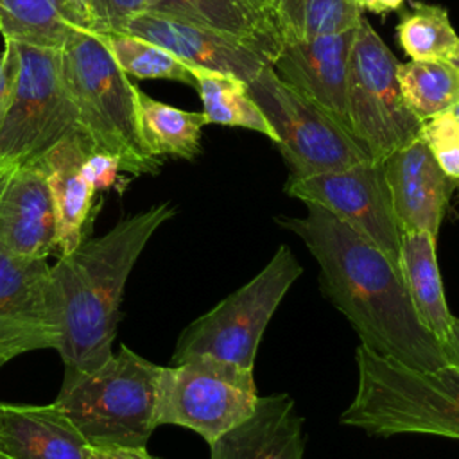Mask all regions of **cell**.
I'll use <instances>...</instances> for the list:
<instances>
[{
    "mask_svg": "<svg viewBox=\"0 0 459 459\" xmlns=\"http://www.w3.org/2000/svg\"><path fill=\"white\" fill-rule=\"evenodd\" d=\"M303 217H278L319 264L321 292L341 310L369 351L412 369L446 366L441 342L421 325L402 271L371 242L325 208L305 203Z\"/></svg>",
    "mask_w": 459,
    "mask_h": 459,
    "instance_id": "obj_1",
    "label": "cell"
},
{
    "mask_svg": "<svg viewBox=\"0 0 459 459\" xmlns=\"http://www.w3.org/2000/svg\"><path fill=\"white\" fill-rule=\"evenodd\" d=\"M170 203L122 219L97 238H82L52 265L66 369L88 371L113 355L118 307L126 281L154 231L172 219Z\"/></svg>",
    "mask_w": 459,
    "mask_h": 459,
    "instance_id": "obj_2",
    "label": "cell"
},
{
    "mask_svg": "<svg viewBox=\"0 0 459 459\" xmlns=\"http://www.w3.org/2000/svg\"><path fill=\"white\" fill-rule=\"evenodd\" d=\"M359 371L351 403L339 423L371 436L429 434L459 439V368L423 371L384 359L362 344L355 351Z\"/></svg>",
    "mask_w": 459,
    "mask_h": 459,
    "instance_id": "obj_3",
    "label": "cell"
},
{
    "mask_svg": "<svg viewBox=\"0 0 459 459\" xmlns=\"http://www.w3.org/2000/svg\"><path fill=\"white\" fill-rule=\"evenodd\" d=\"M59 50L79 129L97 151L113 154L122 172L158 174L163 160L149 152L140 134L136 84L117 65L102 36L75 27Z\"/></svg>",
    "mask_w": 459,
    "mask_h": 459,
    "instance_id": "obj_4",
    "label": "cell"
},
{
    "mask_svg": "<svg viewBox=\"0 0 459 459\" xmlns=\"http://www.w3.org/2000/svg\"><path fill=\"white\" fill-rule=\"evenodd\" d=\"M161 366L120 346L100 366L66 369L54 405L88 445L147 446L156 429L154 407Z\"/></svg>",
    "mask_w": 459,
    "mask_h": 459,
    "instance_id": "obj_5",
    "label": "cell"
},
{
    "mask_svg": "<svg viewBox=\"0 0 459 459\" xmlns=\"http://www.w3.org/2000/svg\"><path fill=\"white\" fill-rule=\"evenodd\" d=\"M301 273L303 265L296 255L287 244H281L253 280L194 319L179 333L170 364L210 355L253 368L273 314Z\"/></svg>",
    "mask_w": 459,
    "mask_h": 459,
    "instance_id": "obj_6",
    "label": "cell"
},
{
    "mask_svg": "<svg viewBox=\"0 0 459 459\" xmlns=\"http://www.w3.org/2000/svg\"><path fill=\"white\" fill-rule=\"evenodd\" d=\"M258 402L253 368L210 355L161 366L154 425L194 430L208 445L246 420Z\"/></svg>",
    "mask_w": 459,
    "mask_h": 459,
    "instance_id": "obj_7",
    "label": "cell"
},
{
    "mask_svg": "<svg viewBox=\"0 0 459 459\" xmlns=\"http://www.w3.org/2000/svg\"><path fill=\"white\" fill-rule=\"evenodd\" d=\"M247 90L276 133V147L289 169V179L335 172L371 160L342 124L281 82L271 66H265Z\"/></svg>",
    "mask_w": 459,
    "mask_h": 459,
    "instance_id": "obj_8",
    "label": "cell"
},
{
    "mask_svg": "<svg viewBox=\"0 0 459 459\" xmlns=\"http://www.w3.org/2000/svg\"><path fill=\"white\" fill-rule=\"evenodd\" d=\"M20 75L0 124V167L36 163L59 140L79 129L61 50L16 43Z\"/></svg>",
    "mask_w": 459,
    "mask_h": 459,
    "instance_id": "obj_9",
    "label": "cell"
},
{
    "mask_svg": "<svg viewBox=\"0 0 459 459\" xmlns=\"http://www.w3.org/2000/svg\"><path fill=\"white\" fill-rule=\"evenodd\" d=\"M398 59L366 16L360 18L348 63L350 133L371 160L384 161L420 134L421 122L403 102Z\"/></svg>",
    "mask_w": 459,
    "mask_h": 459,
    "instance_id": "obj_10",
    "label": "cell"
},
{
    "mask_svg": "<svg viewBox=\"0 0 459 459\" xmlns=\"http://www.w3.org/2000/svg\"><path fill=\"white\" fill-rule=\"evenodd\" d=\"M283 190L290 197L330 212L400 269L402 231L393 212L382 161L368 160L335 172L287 179Z\"/></svg>",
    "mask_w": 459,
    "mask_h": 459,
    "instance_id": "obj_11",
    "label": "cell"
},
{
    "mask_svg": "<svg viewBox=\"0 0 459 459\" xmlns=\"http://www.w3.org/2000/svg\"><path fill=\"white\" fill-rule=\"evenodd\" d=\"M126 34L143 38L192 70L215 72L249 84L280 52V36H238L145 11L133 16Z\"/></svg>",
    "mask_w": 459,
    "mask_h": 459,
    "instance_id": "obj_12",
    "label": "cell"
},
{
    "mask_svg": "<svg viewBox=\"0 0 459 459\" xmlns=\"http://www.w3.org/2000/svg\"><path fill=\"white\" fill-rule=\"evenodd\" d=\"M61 341L57 296L47 258L0 251V360Z\"/></svg>",
    "mask_w": 459,
    "mask_h": 459,
    "instance_id": "obj_13",
    "label": "cell"
},
{
    "mask_svg": "<svg viewBox=\"0 0 459 459\" xmlns=\"http://www.w3.org/2000/svg\"><path fill=\"white\" fill-rule=\"evenodd\" d=\"M355 29L308 41L280 39L271 68L294 91L312 100L350 131L348 63Z\"/></svg>",
    "mask_w": 459,
    "mask_h": 459,
    "instance_id": "obj_14",
    "label": "cell"
},
{
    "mask_svg": "<svg viewBox=\"0 0 459 459\" xmlns=\"http://www.w3.org/2000/svg\"><path fill=\"white\" fill-rule=\"evenodd\" d=\"M0 251L48 258L57 251V219L38 163L0 167Z\"/></svg>",
    "mask_w": 459,
    "mask_h": 459,
    "instance_id": "obj_15",
    "label": "cell"
},
{
    "mask_svg": "<svg viewBox=\"0 0 459 459\" xmlns=\"http://www.w3.org/2000/svg\"><path fill=\"white\" fill-rule=\"evenodd\" d=\"M382 163L400 231H427L437 238L455 183L439 169L420 138Z\"/></svg>",
    "mask_w": 459,
    "mask_h": 459,
    "instance_id": "obj_16",
    "label": "cell"
},
{
    "mask_svg": "<svg viewBox=\"0 0 459 459\" xmlns=\"http://www.w3.org/2000/svg\"><path fill=\"white\" fill-rule=\"evenodd\" d=\"M303 418L287 393L258 396L255 411L210 443V459H303Z\"/></svg>",
    "mask_w": 459,
    "mask_h": 459,
    "instance_id": "obj_17",
    "label": "cell"
},
{
    "mask_svg": "<svg viewBox=\"0 0 459 459\" xmlns=\"http://www.w3.org/2000/svg\"><path fill=\"white\" fill-rule=\"evenodd\" d=\"M93 143L81 131H74L48 149L36 163L43 170L57 219L59 255L74 251L84 238L95 186L84 172V160Z\"/></svg>",
    "mask_w": 459,
    "mask_h": 459,
    "instance_id": "obj_18",
    "label": "cell"
},
{
    "mask_svg": "<svg viewBox=\"0 0 459 459\" xmlns=\"http://www.w3.org/2000/svg\"><path fill=\"white\" fill-rule=\"evenodd\" d=\"M86 446L54 403H0V459H84Z\"/></svg>",
    "mask_w": 459,
    "mask_h": 459,
    "instance_id": "obj_19",
    "label": "cell"
},
{
    "mask_svg": "<svg viewBox=\"0 0 459 459\" xmlns=\"http://www.w3.org/2000/svg\"><path fill=\"white\" fill-rule=\"evenodd\" d=\"M436 242L437 238L427 231L402 233L400 271L418 319L443 342L450 333L454 316L445 299Z\"/></svg>",
    "mask_w": 459,
    "mask_h": 459,
    "instance_id": "obj_20",
    "label": "cell"
},
{
    "mask_svg": "<svg viewBox=\"0 0 459 459\" xmlns=\"http://www.w3.org/2000/svg\"><path fill=\"white\" fill-rule=\"evenodd\" d=\"M136 111L143 143L156 158L194 160L201 152V129L206 126L203 113L169 106L138 86Z\"/></svg>",
    "mask_w": 459,
    "mask_h": 459,
    "instance_id": "obj_21",
    "label": "cell"
},
{
    "mask_svg": "<svg viewBox=\"0 0 459 459\" xmlns=\"http://www.w3.org/2000/svg\"><path fill=\"white\" fill-rule=\"evenodd\" d=\"M362 16L357 0H274L271 20L280 39L308 41L355 29Z\"/></svg>",
    "mask_w": 459,
    "mask_h": 459,
    "instance_id": "obj_22",
    "label": "cell"
},
{
    "mask_svg": "<svg viewBox=\"0 0 459 459\" xmlns=\"http://www.w3.org/2000/svg\"><path fill=\"white\" fill-rule=\"evenodd\" d=\"M206 124H221L256 131L276 143V133L249 95L247 84L222 74L194 70Z\"/></svg>",
    "mask_w": 459,
    "mask_h": 459,
    "instance_id": "obj_23",
    "label": "cell"
},
{
    "mask_svg": "<svg viewBox=\"0 0 459 459\" xmlns=\"http://www.w3.org/2000/svg\"><path fill=\"white\" fill-rule=\"evenodd\" d=\"M396 79L403 102L420 122L459 106V68L452 61L411 59L398 65Z\"/></svg>",
    "mask_w": 459,
    "mask_h": 459,
    "instance_id": "obj_24",
    "label": "cell"
},
{
    "mask_svg": "<svg viewBox=\"0 0 459 459\" xmlns=\"http://www.w3.org/2000/svg\"><path fill=\"white\" fill-rule=\"evenodd\" d=\"M75 27L59 0H0V34L4 39L61 48Z\"/></svg>",
    "mask_w": 459,
    "mask_h": 459,
    "instance_id": "obj_25",
    "label": "cell"
},
{
    "mask_svg": "<svg viewBox=\"0 0 459 459\" xmlns=\"http://www.w3.org/2000/svg\"><path fill=\"white\" fill-rule=\"evenodd\" d=\"M396 38L411 59L454 63L459 57V34L439 4L411 2V7L400 13Z\"/></svg>",
    "mask_w": 459,
    "mask_h": 459,
    "instance_id": "obj_26",
    "label": "cell"
},
{
    "mask_svg": "<svg viewBox=\"0 0 459 459\" xmlns=\"http://www.w3.org/2000/svg\"><path fill=\"white\" fill-rule=\"evenodd\" d=\"M151 11L238 36L278 34L273 20L246 0H154Z\"/></svg>",
    "mask_w": 459,
    "mask_h": 459,
    "instance_id": "obj_27",
    "label": "cell"
},
{
    "mask_svg": "<svg viewBox=\"0 0 459 459\" xmlns=\"http://www.w3.org/2000/svg\"><path fill=\"white\" fill-rule=\"evenodd\" d=\"M100 36L126 75L136 79H169L195 88L194 70L169 50L126 32Z\"/></svg>",
    "mask_w": 459,
    "mask_h": 459,
    "instance_id": "obj_28",
    "label": "cell"
},
{
    "mask_svg": "<svg viewBox=\"0 0 459 459\" xmlns=\"http://www.w3.org/2000/svg\"><path fill=\"white\" fill-rule=\"evenodd\" d=\"M418 138L427 145L439 169L459 188V118L454 109L421 122Z\"/></svg>",
    "mask_w": 459,
    "mask_h": 459,
    "instance_id": "obj_29",
    "label": "cell"
},
{
    "mask_svg": "<svg viewBox=\"0 0 459 459\" xmlns=\"http://www.w3.org/2000/svg\"><path fill=\"white\" fill-rule=\"evenodd\" d=\"M91 30L99 34L124 32L127 22L145 11H151L154 0H86Z\"/></svg>",
    "mask_w": 459,
    "mask_h": 459,
    "instance_id": "obj_30",
    "label": "cell"
},
{
    "mask_svg": "<svg viewBox=\"0 0 459 459\" xmlns=\"http://www.w3.org/2000/svg\"><path fill=\"white\" fill-rule=\"evenodd\" d=\"M20 75V52L18 45L11 39H4V50L0 54V124L13 102Z\"/></svg>",
    "mask_w": 459,
    "mask_h": 459,
    "instance_id": "obj_31",
    "label": "cell"
},
{
    "mask_svg": "<svg viewBox=\"0 0 459 459\" xmlns=\"http://www.w3.org/2000/svg\"><path fill=\"white\" fill-rule=\"evenodd\" d=\"M84 172L93 183L95 190H108L120 179V161L104 151H90L84 160Z\"/></svg>",
    "mask_w": 459,
    "mask_h": 459,
    "instance_id": "obj_32",
    "label": "cell"
},
{
    "mask_svg": "<svg viewBox=\"0 0 459 459\" xmlns=\"http://www.w3.org/2000/svg\"><path fill=\"white\" fill-rule=\"evenodd\" d=\"M84 459H160L147 452V446H122V445H104V446H86Z\"/></svg>",
    "mask_w": 459,
    "mask_h": 459,
    "instance_id": "obj_33",
    "label": "cell"
},
{
    "mask_svg": "<svg viewBox=\"0 0 459 459\" xmlns=\"http://www.w3.org/2000/svg\"><path fill=\"white\" fill-rule=\"evenodd\" d=\"M441 346H443V353H445L446 362L459 368V319L455 316H454V321H452L450 333L441 342Z\"/></svg>",
    "mask_w": 459,
    "mask_h": 459,
    "instance_id": "obj_34",
    "label": "cell"
},
{
    "mask_svg": "<svg viewBox=\"0 0 459 459\" xmlns=\"http://www.w3.org/2000/svg\"><path fill=\"white\" fill-rule=\"evenodd\" d=\"M59 2L63 4V7L66 9V13L70 14V18L75 22L77 27H84V29L91 27L86 0H59Z\"/></svg>",
    "mask_w": 459,
    "mask_h": 459,
    "instance_id": "obj_35",
    "label": "cell"
},
{
    "mask_svg": "<svg viewBox=\"0 0 459 459\" xmlns=\"http://www.w3.org/2000/svg\"><path fill=\"white\" fill-rule=\"evenodd\" d=\"M403 2H407V0H357V4L360 5L362 11L380 14V16L398 11L403 5Z\"/></svg>",
    "mask_w": 459,
    "mask_h": 459,
    "instance_id": "obj_36",
    "label": "cell"
},
{
    "mask_svg": "<svg viewBox=\"0 0 459 459\" xmlns=\"http://www.w3.org/2000/svg\"><path fill=\"white\" fill-rule=\"evenodd\" d=\"M258 14L271 18L273 14V7H274V0H246Z\"/></svg>",
    "mask_w": 459,
    "mask_h": 459,
    "instance_id": "obj_37",
    "label": "cell"
},
{
    "mask_svg": "<svg viewBox=\"0 0 459 459\" xmlns=\"http://www.w3.org/2000/svg\"><path fill=\"white\" fill-rule=\"evenodd\" d=\"M454 113H455V115H457V118H459V106H455V108H454Z\"/></svg>",
    "mask_w": 459,
    "mask_h": 459,
    "instance_id": "obj_38",
    "label": "cell"
},
{
    "mask_svg": "<svg viewBox=\"0 0 459 459\" xmlns=\"http://www.w3.org/2000/svg\"><path fill=\"white\" fill-rule=\"evenodd\" d=\"M454 65H455V66H457V68H459V57H457V59H455V61H454Z\"/></svg>",
    "mask_w": 459,
    "mask_h": 459,
    "instance_id": "obj_39",
    "label": "cell"
},
{
    "mask_svg": "<svg viewBox=\"0 0 459 459\" xmlns=\"http://www.w3.org/2000/svg\"><path fill=\"white\" fill-rule=\"evenodd\" d=\"M2 366H4V362H2V360H0V368H2Z\"/></svg>",
    "mask_w": 459,
    "mask_h": 459,
    "instance_id": "obj_40",
    "label": "cell"
}]
</instances>
